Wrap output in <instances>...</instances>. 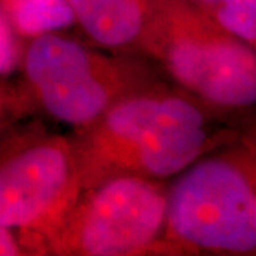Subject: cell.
<instances>
[{
  "label": "cell",
  "mask_w": 256,
  "mask_h": 256,
  "mask_svg": "<svg viewBox=\"0 0 256 256\" xmlns=\"http://www.w3.org/2000/svg\"><path fill=\"white\" fill-rule=\"evenodd\" d=\"M76 22L96 44L146 48L161 0H67Z\"/></svg>",
  "instance_id": "7"
},
{
  "label": "cell",
  "mask_w": 256,
  "mask_h": 256,
  "mask_svg": "<svg viewBox=\"0 0 256 256\" xmlns=\"http://www.w3.org/2000/svg\"><path fill=\"white\" fill-rule=\"evenodd\" d=\"M23 63L43 108L74 127L86 130L116 102L134 94L127 67L56 33L33 37Z\"/></svg>",
  "instance_id": "6"
},
{
  "label": "cell",
  "mask_w": 256,
  "mask_h": 256,
  "mask_svg": "<svg viewBox=\"0 0 256 256\" xmlns=\"http://www.w3.org/2000/svg\"><path fill=\"white\" fill-rule=\"evenodd\" d=\"M210 9L208 16L222 30L249 46L255 44L256 0H216Z\"/></svg>",
  "instance_id": "9"
},
{
  "label": "cell",
  "mask_w": 256,
  "mask_h": 256,
  "mask_svg": "<svg viewBox=\"0 0 256 256\" xmlns=\"http://www.w3.org/2000/svg\"><path fill=\"white\" fill-rule=\"evenodd\" d=\"M198 2H202V3H206V4H210V3H214V2H216V0H198Z\"/></svg>",
  "instance_id": "13"
},
{
  "label": "cell",
  "mask_w": 256,
  "mask_h": 256,
  "mask_svg": "<svg viewBox=\"0 0 256 256\" xmlns=\"http://www.w3.org/2000/svg\"><path fill=\"white\" fill-rule=\"evenodd\" d=\"M146 50L202 100L242 108L256 100L254 50L184 0H161Z\"/></svg>",
  "instance_id": "2"
},
{
  "label": "cell",
  "mask_w": 256,
  "mask_h": 256,
  "mask_svg": "<svg viewBox=\"0 0 256 256\" xmlns=\"http://www.w3.org/2000/svg\"><path fill=\"white\" fill-rule=\"evenodd\" d=\"M20 50L13 30L4 12L0 8V77L10 74L18 63Z\"/></svg>",
  "instance_id": "10"
},
{
  "label": "cell",
  "mask_w": 256,
  "mask_h": 256,
  "mask_svg": "<svg viewBox=\"0 0 256 256\" xmlns=\"http://www.w3.org/2000/svg\"><path fill=\"white\" fill-rule=\"evenodd\" d=\"M10 104V98H9V92L4 90L3 86H0V120L3 117L4 111L6 108L9 107Z\"/></svg>",
  "instance_id": "12"
},
{
  "label": "cell",
  "mask_w": 256,
  "mask_h": 256,
  "mask_svg": "<svg viewBox=\"0 0 256 256\" xmlns=\"http://www.w3.org/2000/svg\"><path fill=\"white\" fill-rule=\"evenodd\" d=\"M0 8L18 36L56 33L76 23L67 0H0Z\"/></svg>",
  "instance_id": "8"
},
{
  "label": "cell",
  "mask_w": 256,
  "mask_h": 256,
  "mask_svg": "<svg viewBox=\"0 0 256 256\" xmlns=\"http://www.w3.org/2000/svg\"><path fill=\"white\" fill-rule=\"evenodd\" d=\"M16 230L0 225V256L26 255L28 248L14 234Z\"/></svg>",
  "instance_id": "11"
},
{
  "label": "cell",
  "mask_w": 256,
  "mask_h": 256,
  "mask_svg": "<svg viewBox=\"0 0 256 256\" xmlns=\"http://www.w3.org/2000/svg\"><path fill=\"white\" fill-rule=\"evenodd\" d=\"M204 111L180 96L137 92L116 102L74 152L82 188L118 175L161 180L178 174L205 152Z\"/></svg>",
  "instance_id": "1"
},
{
  "label": "cell",
  "mask_w": 256,
  "mask_h": 256,
  "mask_svg": "<svg viewBox=\"0 0 256 256\" xmlns=\"http://www.w3.org/2000/svg\"><path fill=\"white\" fill-rule=\"evenodd\" d=\"M86 190L50 244L57 254L136 255L165 229L166 192L156 180L118 175Z\"/></svg>",
  "instance_id": "5"
},
{
  "label": "cell",
  "mask_w": 256,
  "mask_h": 256,
  "mask_svg": "<svg viewBox=\"0 0 256 256\" xmlns=\"http://www.w3.org/2000/svg\"><path fill=\"white\" fill-rule=\"evenodd\" d=\"M82 178L74 146L62 138L0 140V225L52 244L77 202Z\"/></svg>",
  "instance_id": "4"
},
{
  "label": "cell",
  "mask_w": 256,
  "mask_h": 256,
  "mask_svg": "<svg viewBox=\"0 0 256 256\" xmlns=\"http://www.w3.org/2000/svg\"><path fill=\"white\" fill-rule=\"evenodd\" d=\"M165 228L170 238L195 249L255 250V182L246 165L228 156L190 165L166 194Z\"/></svg>",
  "instance_id": "3"
}]
</instances>
